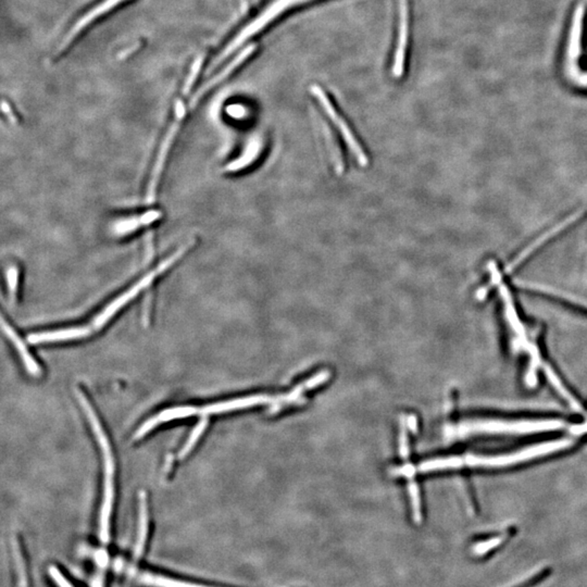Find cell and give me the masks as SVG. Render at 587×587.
<instances>
[{
  "instance_id": "1",
  "label": "cell",
  "mask_w": 587,
  "mask_h": 587,
  "mask_svg": "<svg viewBox=\"0 0 587 587\" xmlns=\"http://www.w3.org/2000/svg\"><path fill=\"white\" fill-rule=\"evenodd\" d=\"M577 438H563L548 442L538 443L536 445L527 446L509 454L494 456L465 455L463 457H449L444 459L431 460L422 463L417 471L427 472L435 470L457 469V468H484V469H502L515 467L523 463H532L548 456L574 447Z\"/></svg>"
},
{
  "instance_id": "2",
  "label": "cell",
  "mask_w": 587,
  "mask_h": 587,
  "mask_svg": "<svg viewBox=\"0 0 587 587\" xmlns=\"http://www.w3.org/2000/svg\"><path fill=\"white\" fill-rule=\"evenodd\" d=\"M571 423L558 417H529V419H473L456 425L452 434L469 436L474 434L513 435L524 436L538 433L569 430Z\"/></svg>"
},
{
  "instance_id": "3",
  "label": "cell",
  "mask_w": 587,
  "mask_h": 587,
  "mask_svg": "<svg viewBox=\"0 0 587 587\" xmlns=\"http://www.w3.org/2000/svg\"><path fill=\"white\" fill-rule=\"evenodd\" d=\"M309 1L311 0H273L251 22L248 23L245 28L238 32L228 45L225 46L224 49L215 58L213 65H220L225 58H228L231 53H234L235 50L238 49L242 44H245L253 36L257 35L258 33L267 28V25L276 20L283 13H288L292 8L305 5Z\"/></svg>"
},
{
  "instance_id": "4",
  "label": "cell",
  "mask_w": 587,
  "mask_h": 587,
  "mask_svg": "<svg viewBox=\"0 0 587 587\" xmlns=\"http://www.w3.org/2000/svg\"><path fill=\"white\" fill-rule=\"evenodd\" d=\"M185 105L182 101H178V104L175 105L174 120H173L172 124H171L170 129L165 134V140L161 144L160 150H159L157 159H156L155 167H154L153 172H151V178H150L149 184H148L147 196H146V203L148 205L155 201L156 190H157L158 183L160 180L161 173H163V167H165V160H167V154L170 151L173 140L176 136V133L179 132L181 122L185 117Z\"/></svg>"
},
{
  "instance_id": "5",
  "label": "cell",
  "mask_w": 587,
  "mask_h": 587,
  "mask_svg": "<svg viewBox=\"0 0 587 587\" xmlns=\"http://www.w3.org/2000/svg\"><path fill=\"white\" fill-rule=\"evenodd\" d=\"M76 396H78V402H80L83 409L85 411L86 417H88V421H90L92 430L95 433L100 449L103 452L105 475H113V473H115V463H113V452H111L110 445H109V442H108L107 435H106L103 427L100 424L97 415L94 411L90 402H88V398L84 395V392L82 390H76Z\"/></svg>"
},
{
  "instance_id": "6",
  "label": "cell",
  "mask_w": 587,
  "mask_h": 587,
  "mask_svg": "<svg viewBox=\"0 0 587 587\" xmlns=\"http://www.w3.org/2000/svg\"><path fill=\"white\" fill-rule=\"evenodd\" d=\"M125 1H128V0H103L101 3H99L98 5H96L95 7L92 8V9H90L88 13H86L85 15H83L82 18H81L78 22L75 23V24L73 25L72 28L69 31L68 34L65 35V40H63V43H61L60 48H59V53H61L63 50L67 49V48L72 44L73 40L78 38L81 33L85 30V28H88L90 24H93V23L96 22L98 19H100L103 17V15L110 13V11H113L115 7L122 5V3H125Z\"/></svg>"
},
{
  "instance_id": "7",
  "label": "cell",
  "mask_w": 587,
  "mask_h": 587,
  "mask_svg": "<svg viewBox=\"0 0 587 587\" xmlns=\"http://www.w3.org/2000/svg\"><path fill=\"white\" fill-rule=\"evenodd\" d=\"M161 217H163V213L158 210H149L142 215L126 217L113 223L111 233L115 238H124L138 232L140 229L157 222L158 220H160Z\"/></svg>"
},
{
  "instance_id": "8",
  "label": "cell",
  "mask_w": 587,
  "mask_h": 587,
  "mask_svg": "<svg viewBox=\"0 0 587 587\" xmlns=\"http://www.w3.org/2000/svg\"><path fill=\"white\" fill-rule=\"evenodd\" d=\"M90 326H74V328L61 329V330L48 331V332L33 333L28 335V342L31 345H40L47 342H65V340H78L85 338L92 333Z\"/></svg>"
},
{
  "instance_id": "9",
  "label": "cell",
  "mask_w": 587,
  "mask_h": 587,
  "mask_svg": "<svg viewBox=\"0 0 587 587\" xmlns=\"http://www.w3.org/2000/svg\"><path fill=\"white\" fill-rule=\"evenodd\" d=\"M279 402V400H275V398L267 395L246 396V397L236 398V399L229 400V402H217L213 405L206 406V407L199 409V413L201 415L229 413V411H234V410L263 405V404H267V402Z\"/></svg>"
},
{
  "instance_id": "10",
  "label": "cell",
  "mask_w": 587,
  "mask_h": 587,
  "mask_svg": "<svg viewBox=\"0 0 587 587\" xmlns=\"http://www.w3.org/2000/svg\"><path fill=\"white\" fill-rule=\"evenodd\" d=\"M263 145H265V142H263L261 136L254 135L253 138H250V140L246 142L242 155L238 159H235V160L231 161L225 165L224 172L238 173L248 169L250 165H254L257 161L258 158L263 154Z\"/></svg>"
},
{
  "instance_id": "11",
  "label": "cell",
  "mask_w": 587,
  "mask_h": 587,
  "mask_svg": "<svg viewBox=\"0 0 587 587\" xmlns=\"http://www.w3.org/2000/svg\"><path fill=\"white\" fill-rule=\"evenodd\" d=\"M256 49H257V46H256L255 44H253V45L248 46V47H246L245 49L242 50V53H238V55L236 56V57H235L234 59H233V60L226 65V67H225L224 70L221 71L219 74L215 75L213 80L209 81L206 85H204L203 88L198 90L197 94L194 96L192 101H190V106H192V107H195L196 104H197L198 101H199V100L205 96L206 93H208L211 88H215L217 84H219V83L222 82L223 80L228 78L229 75H231V73L234 72L235 69H238L240 65H242V63L247 60L248 58L253 56Z\"/></svg>"
},
{
  "instance_id": "12",
  "label": "cell",
  "mask_w": 587,
  "mask_h": 587,
  "mask_svg": "<svg viewBox=\"0 0 587 587\" xmlns=\"http://www.w3.org/2000/svg\"><path fill=\"white\" fill-rule=\"evenodd\" d=\"M199 413V409L195 407H175L171 409L163 410L160 413H158L155 417H151L147 422L144 423L140 427V430L136 432L135 438H142L146 433L153 430L154 427H157L160 423L169 422V421L176 420V419H184V417H190V415H196Z\"/></svg>"
},
{
  "instance_id": "13",
  "label": "cell",
  "mask_w": 587,
  "mask_h": 587,
  "mask_svg": "<svg viewBox=\"0 0 587 587\" xmlns=\"http://www.w3.org/2000/svg\"><path fill=\"white\" fill-rule=\"evenodd\" d=\"M140 582L142 585L149 587H213L207 585L197 584V583L185 582V581L175 580L172 577H161V575L144 573L140 575Z\"/></svg>"
},
{
  "instance_id": "14",
  "label": "cell",
  "mask_w": 587,
  "mask_h": 587,
  "mask_svg": "<svg viewBox=\"0 0 587 587\" xmlns=\"http://www.w3.org/2000/svg\"><path fill=\"white\" fill-rule=\"evenodd\" d=\"M208 425V419H201V420L198 422V424L196 425L195 429L192 430V434H190V438H188V442H186L185 445L184 447L182 448L181 450L180 454H179V457L182 459V458L185 457L190 454V450L194 448V446L196 445V443L198 442L199 440L200 436L203 434L204 431L206 430V427Z\"/></svg>"
},
{
  "instance_id": "15",
  "label": "cell",
  "mask_w": 587,
  "mask_h": 587,
  "mask_svg": "<svg viewBox=\"0 0 587 587\" xmlns=\"http://www.w3.org/2000/svg\"><path fill=\"white\" fill-rule=\"evenodd\" d=\"M7 286L8 292H9V297H10L11 303H13L17 297V292H18L19 284V269L15 265H10L8 267L7 273Z\"/></svg>"
},
{
  "instance_id": "16",
  "label": "cell",
  "mask_w": 587,
  "mask_h": 587,
  "mask_svg": "<svg viewBox=\"0 0 587 587\" xmlns=\"http://www.w3.org/2000/svg\"><path fill=\"white\" fill-rule=\"evenodd\" d=\"M505 538H495L493 540H488V542L480 543L474 547V552L477 555H484L486 552H490L493 548L497 547L498 545L502 544V540Z\"/></svg>"
},
{
  "instance_id": "17",
  "label": "cell",
  "mask_w": 587,
  "mask_h": 587,
  "mask_svg": "<svg viewBox=\"0 0 587 587\" xmlns=\"http://www.w3.org/2000/svg\"><path fill=\"white\" fill-rule=\"evenodd\" d=\"M201 63H203V59L200 58V59H198V60L196 61L194 67H192L190 76H188L185 86H184V94L188 93L190 88H192V84L195 82V78H197L198 72H199L200 67H201Z\"/></svg>"
},
{
  "instance_id": "18",
  "label": "cell",
  "mask_w": 587,
  "mask_h": 587,
  "mask_svg": "<svg viewBox=\"0 0 587 587\" xmlns=\"http://www.w3.org/2000/svg\"><path fill=\"white\" fill-rule=\"evenodd\" d=\"M228 111L231 117H236V119H240V117H245L246 115L245 108L242 107V106H231Z\"/></svg>"
}]
</instances>
